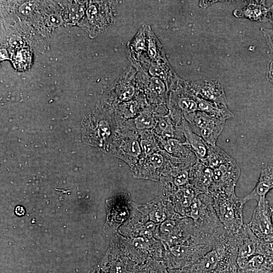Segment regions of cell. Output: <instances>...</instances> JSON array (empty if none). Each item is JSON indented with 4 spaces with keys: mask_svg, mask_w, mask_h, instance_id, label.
<instances>
[{
    "mask_svg": "<svg viewBox=\"0 0 273 273\" xmlns=\"http://www.w3.org/2000/svg\"><path fill=\"white\" fill-rule=\"evenodd\" d=\"M8 54L7 51L4 49L1 50V60H4L8 58Z\"/></svg>",
    "mask_w": 273,
    "mask_h": 273,
    "instance_id": "37",
    "label": "cell"
},
{
    "mask_svg": "<svg viewBox=\"0 0 273 273\" xmlns=\"http://www.w3.org/2000/svg\"><path fill=\"white\" fill-rule=\"evenodd\" d=\"M240 175V168L232 158L213 169L212 183L207 193L235 192V187Z\"/></svg>",
    "mask_w": 273,
    "mask_h": 273,
    "instance_id": "8",
    "label": "cell"
},
{
    "mask_svg": "<svg viewBox=\"0 0 273 273\" xmlns=\"http://www.w3.org/2000/svg\"><path fill=\"white\" fill-rule=\"evenodd\" d=\"M88 273H110L109 253L92 268Z\"/></svg>",
    "mask_w": 273,
    "mask_h": 273,
    "instance_id": "26",
    "label": "cell"
},
{
    "mask_svg": "<svg viewBox=\"0 0 273 273\" xmlns=\"http://www.w3.org/2000/svg\"><path fill=\"white\" fill-rule=\"evenodd\" d=\"M272 213L271 206L266 198H260L247 224L252 232L262 243L273 242Z\"/></svg>",
    "mask_w": 273,
    "mask_h": 273,
    "instance_id": "7",
    "label": "cell"
},
{
    "mask_svg": "<svg viewBox=\"0 0 273 273\" xmlns=\"http://www.w3.org/2000/svg\"><path fill=\"white\" fill-rule=\"evenodd\" d=\"M214 207L224 229L230 235L235 237L244 225L243 208L241 198L234 193L211 192Z\"/></svg>",
    "mask_w": 273,
    "mask_h": 273,
    "instance_id": "3",
    "label": "cell"
},
{
    "mask_svg": "<svg viewBox=\"0 0 273 273\" xmlns=\"http://www.w3.org/2000/svg\"><path fill=\"white\" fill-rule=\"evenodd\" d=\"M215 243L214 234H205L198 230L183 244L165 250L162 260L169 269L189 266L210 251Z\"/></svg>",
    "mask_w": 273,
    "mask_h": 273,
    "instance_id": "2",
    "label": "cell"
},
{
    "mask_svg": "<svg viewBox=\"0 0 273 273\" xmlns=\"http://www.w3.org/2000/svg\"><path fill=\"white\" fill-rule=\"evenodd\" d=\"M148 25H143L127 44L128 58L133 67L139 63L141 57L147 55Z\"/></svg>",
    "mask_w": 273,
    "mask_h": 273,
    "instance_id": "15",
    "label": "cell"
},
{
    "mask_svg": "<svg viewBox=\"0 0 273 273\" xmlns=\"http://www.w3.org/2000/svg\"><path fill=\"white\" fill-rule=\"evenodd\" d=\"M34 8L33 3H25L20 8V12L23 15H26L31 13Z\"/></svg>",
    "mask_w": 273,
    "mask_h": 273,
    "instance_id": "32",
    "label": "cell"
},
{
    "mask_svg": "<svg viewBox=\"0 0 273 273\" xmlns=\"http://www.w3.org/2000/svg\"><path fill=\"white\" fill-rule=\"evenodd\" d=\"M113 249L108 252L110 273H134L138 264L122 251L117 243Z\"/></svg>",
    "mask_w": 273,
    "mask_h": 273,
    "instance_id": "18",
    "label": "cell"
},
{
    "mask_svg": "<svg viewBox=\"0 0 273 273\" xmlns=\"http://www.w3.org/2000/svg\"><path fill=\"white\" fill-rule=\"evenodd\" d=\"M163 162V158L162 155L158 153L152 154L149 158L150 166L153 168L160 167Z\"/></svg>",
    "mask_w": 273,
    "mask_h": 273,
    "instance_id": "29",
    "label": "cell"
},
{
    "mask_svg": "<svg viewBox=\"0 0 273 273\" xmlns=\"http://www.w3.org/2000/svg\"><path fill=\"white\" fill-rule=\"evenodd\" d=\"M147 57L150 61L156 62L166 58L163 46L152 30L148 25V44Z\"/></svg>",
    "mask_w": 273,
    "mask_h": 273,
    "instance_id": "21",
    "label": "cell"
},
{
    "mask_svg": "<svg viewBox=\"0 0 273 273\" xmlns=\"http://www.w3.org/2000/svg\"><path fill=\"white\" fill-rule=\"evenodd\" d=\"M185 84L191 94L206 101L227 105L224 89L219 80L206 79L185 81Z\"/></svg>",
    "mask_w": 273,
    "mask_h": 273,
    "instance_id": "9",
    "label": "cell"
},
{
    "mask_svg": "<svg viewBox=\"0 0 273 273\" xmlns=\"http://www.w3.org/2000/svg\"><path fill=\"white\" fill-rule=\"evenodd\" d=\"M215 243L213 248L194 264L199 273H241L237 263L236 239L223 227L214 232Z\"/></svg>",
    "mask_w": 273,
    "mask_h": 273,
    "instance_id": "1",
    "label": "cell"
},
{
    "mask_svg": "<svg viewBox=\"0 0 273 273\" xmlns=\"http://www.w3.org/2000/svg\"><path fill=\"white\" fill-rule=\"evenodd\" d=\"M124 149L128 154L134 157L138 156L140 153V145L135 141L127 143L125 145Z\"/></svg>",
    "mask_w": 273,
    "mask_h": 273,
    "instance_id": "27",
    "label": "cell"
},
{
    "mask_svg": "<svg viewBox=\"0 0 273 273\" xmlns=\"http://www.w3.org/2000/svg\"><path fill=\"white\" fill-rule=\"evenodd\" d=\"M232 158V157L219 147L208 145L207 157L205 159L200 161L206 166L214 169Z\"/></svg>",
    "mask_w": 273,
    "mask_h": 273,
    "instance_id": "22",
    "label": "cell"
},
{
    "mask_svg": "<svg viewBox=\"0 0 273 273\" xmlns=\"http://www.w3.org/2000/svg\"><path fill=\"white\" fill-rule=\"evenodd\" d=\"M135 123L138 128H149L154 125V120L152 117L148 113L145 112L141 113L136 118Z\"/></svg>",
    "mask_w": 273,
    "mask_h": 273,
    "instance_id": "24",
    "label": "cell"
},
{
    "mask_svg": "<svg viewBox=\"0 0 273 273\" xmlns=\"http://www.w3.org/2000/svg\"><path fill=\"white\" fill-rule=\"evenodd\" d=\"M271 8L268 13L267 19L268 21L270 22V23L272 24L273 26V4L271 6Z\"/></svg>",
    "mask_w": 273,
    "mask_h": 273,
    "instance_id": "36",
    "label": "cell"
},
{
    "mask_svg": "<svg viewBox=\"0 0 273 273\" xmlns=\"http://www.w3.org/2000/svg\"><path fill=\"white\" fill-rule=\"evenodd\" d=\"M268 273H273V265Z\"/></svg>",
    "mask_w": 273,
    "mask_h": 273,
    "instance_id": "40",
    "label": "cell"
},
{
    "mask_svg": "<svg viewBox=\"0 0 273 273\" xmlns=\"http://www.w3.org/2000/svg\"><path fill=\"white\" fill-rule=\"evenodd\" d=\"M273 189V163L265 164L262 167L260 174L253 190L248 195L242 198L244 205L251 200L257 202L262 198H266V195Z\"/></svg>",
    "mask_w": 273,
    "mask_h": 273,
    "instance_id": "12",
    "label": "cell"
},
{
    "mask_svg": "<svg viewBox=\"0 0 273 273\" xmlns=\"http://www.w3.org/2000/svg\"><path fill=\"white\" fill-rule=\"evenodd\" d=\"M198 111L226 120L234 117L226 105L218 104L200 99L196 96Z\"/></svg>",
    "mask_w": 273,
    "mask_h": 273,
    "instance_id": "20",
    "label": "cell"
},
{
    "mask_svg": "<svg viewBox=\"0 0 273 273\" xmlns=\"http://www.w3.org/2000/svg\"><path fill=\"white\" fill-rule=\"evenodd\" d=\"M58 18L55 16H53L50 17V22L53 24H55L56 23H58L56 22H58Z\"/></svg>",
    "mask_w": 273,
    "mask_h": 273,
    "instance_id": "38",
    "label": "cell"
},
{
    "mask_svg": "<svg viewBox=\"0 0 273 273\" xmlns=\"http://www.w3.org/2000/svg\"><path fill=\"white\" fill-rule=\"evenodd\" d=\"M235 238L238 250L237 262L254 254H260L261 242L252 232L247 224H244Z\"/></svg>",
    "mask_w": 273,
    "mask_h": 273,
    "instance_id": "10",
    "label": "cell"
},
{
    "mask_svg": "<svg viewBox=\"0 0 273 273\" xmlns=\"http://www.w3.org/2000/svg\"><path fill=\"white\" fill-rule=\"evenodd\" d=\"M15 213L18 216L23 215L25 213V210L23 207L18 206L15 208Z\"/></svg>",
    "mask_w": 273,
    "mask_h": 273,
    "instance_id": "35",
    "label": "cell"
},
{
    "mask_svg": "<svg viewBox=\"0 0 273 273\" xmlns=\"http://www.w3.org/2000/svg\"><path fill=\"white\" fill-rule=\"evenodd\" d=\"M187 217L191 218L195 226L205 234L213 235L223 227L214 209L213 198L208 193H200L195 198Z\"/></svg>",
    "mask_w": 273,
    "mask_h": 273,
    "instance_id": "5",
    "label": "cell"
},
{
    "mask_svg": "<svg viewBox=\"0 0 273 273\" xmlns=\"http://www.w3.org/2000/svg\"><path fill=\"white\" fill-rule=\"evenodd\" d=\"M266 77L267 80L273 84V60L268 65Z\"/></svg>",
    "mask_w": 273,
    "mask_h": 273,
    "instance_id": "34",
    "label": "cell"
},
{
    "mask_svg": "<svg viewBox=\"0 0 273 273\" xmlns=\"http://www.w3.org/2000/svg\"><path fill=\"white\" fill-rule=\"evenodd\" d=\"M168 273H199L194 264L180 268L168 269Z\"/></svg>",
    "mask_w": 273,
    "mask_h": 273,
    "instance_id": "30",
    "label": "cell"
},
{
    "mask_svg": "<svg viewBox=\"0 0 273 273\" xmlns=\"http://www.w3.org/2000/svg\"><path fill=\"white\" fill-rule=\"evenodd\" d=\"M189 184V172L188 170H182L175 175L173 179V184L177 189Z\"/></svg>",
    "mask_w": 273,
    "mask_h": 273,
    "instance_id": "25",
    "label": "cell"
},
{
    "mask_svg": "<svg viewBox=\"0 0 273 273\" xmlns=\"http://www.w3.org/2000/svg\"><path fill=\"white\" fill-rule=\"evenodd\" d=\"M184 116L195 133L200 136L207 145L216 146L217 140L223 129L225 120L200 111Z\"/></svg>",
    "mask_w": 273,
    "mask_h": 273,
    "instance_id": "6",
    "label": "cell"
},
{
    "mask_svg": "<svg viewBox=\"0 0 273 273\" xmlns=\"http://www.w3.org/2000/svg\"><path fill=\"white\" fill-rule=\"evenodd\" d=\"M23 40L21 38L18 36H13L10 40L9 43L13 47H19L23 44Z\"/></svg>",
    "mask_w": 273,
    "mask_h": 273,
    "instance_id": "33",
    "label": "cell"
},
{
    "mask_svg": "<svg viewBox=\"0 0 273 273\" xmlns=\"http://www.w3.org/2000/svg\"><path fill=\"white\" fill-rule=\"evenodd\" d=\"M141 145L147 155H151L155 150L154 146L149 141L143 140L141 141Z\"/></svg>",
    "mask_w": 273,
    "mask_h": 273,
    "instance_id": "31",
    "label": "cell"
},
{
    "mask_svg": "<svg viewBox=\"0 0 273 273\" xmlns=\"http://www.w3.org/2000/svg\"><path fill=\"white\" fill-rule=\"evenodd\" d=\"M271 8V6L266 7L264 1H252L243 8L234 10L233 15L237 18L265 22L268 21V15Z\"/></svg>",
    "mask_w": 273,
    "mask_h": 273,
    "instance_id": "16",
    "label": "cell"
},
{
    "mask_svg": "<svg viewBox=\"0 0 273 273\" xmlns=\"http://www.w3.org/2000/svg\"><path fill=\"white\" fill-rule=\"evenodd\" d=\"M260 30L265 38L270 52L273 53V29L262 27Z\"/></svg>",
    "mask_w": 273,
    "mask_h": 273,
    "instance_id": "28",
    "label": "cell"
},
{
    "mask_svg": "<svg viewBox=\"0 0 273 273\" xmlns=\"http://www.w3.org/2000/svg\"><path fill=\"white\" fill-rule=\"evenodd\" d=\"M200 193L202 192L190 184L178 188L171 201L175 211L183 217H187L194 200Z\"/></svg>",
    "mask_w": 273,
    "mask_h": 273,
    "instance_id": "13",
    "label": "cell"
},
{
    "mask_svg": "<svg viewBox=\"0 0 273 273\" xmlns=\"http://www.w3.org/2000/svg\"><path fill=\"white\" fill-rule=\"evenodd\" d=\"M183 132L186 139V143L193 149L199 160L206 158L208 154V145L199 135L193 132L187 122L182 121Z\"/></svg>",
    "mask_w": 273,
    "mask_h": 273,
    "instance_id": "19",
    "label": "cell"
},
{
    "mask_svg": "<svg viewBox=\"0 0 273 273\" xmlns=\"http://www.w3.org/2000/svg\"><path fill=\"white\" fill-rule=\"evenodd\" d=\"M120 237L118 242L121 250L137 264L150 260L163 259L165 249L160 241L142 237Z\"/></svg>",
    "mask_w": 273,
    "mask_h": 273,
    "instance_id": "4",
    "label": "cell"
},
{
    "mask_svg": "<svg viewBox=\"0 0 273 273\" xmlns=\"http://www.w3.org/2000/svg\"><path fill=\"white\" fill-rule=\"evenodd\" d=\"M198 230L191 218L183 217L179 219L173 230L161 242L165 250H166L183 244Z\"/></svg>",
    "mask_w": 273,
    "mask_h": 273,
    "instance_id": "11",
    "label": "cell"
},
{
    "mask_svg": "<svg viewBox=\"0 0 273 273\" xmlns=\"http://www.w3.org/2000/svg\"><path fill=\"white\" fill-rule=\"evenodd\" d=\"M270 249H271V254L273 257V242L270 243Z\"/></svg>",
    "mask_w": 273,
    "mask_h": 273,
    "instance_id": "39",
    "label": "cell"
},
{
    "mask_svg": "<svg viewBox=\"0 0 273 273\" xmlns=\"http://www.w3.org/2000/svg\"><path fill=\"white\" fill-rule=\"evenodd\" d=\"M184 144L181 143L179 141L169 139L167 144L165 146L166 151L170 153H173L181 157L186 156L189 153L187 152Z\"/></svg>",
    "mask_w": 273,
    "mask_h": 273,
    "instance_id": "23",
    "label": "cell"
},
{
    "mask_svg": "<svg viewBox=\"0 0 273 273\" xmlns=\"http://www.w3.org/2000/svg\"><path fill=\"white\" fill-rule=\"evenodd\" d=\"M219 273H231V272H219Z\"/></svg>",
    "mask_w": 273,
    "mask_h": 273,
    "instance_id": "41",
    "label": "cell"
},
{
    "mask_svg": "<svg viewBox=\"0 0 273 273\" xmlns=\"http://www.w3.org/2000/svg\"><path fill=\"white\" fill-rule=\"evenodd\" d=\"M213 169L200 161L197 162L189 171V184L202 193H207L211 186Z\"/></svg>",
    "mask_w": 273,
    "mask_h": 273,
    "instance_id": "14",
    "label": "cell"
},
{
    "mask_svg": "<svg viewBox=\"0 0 273 273\" xmlns=\"http://www.w3.org/2000/svg\"><path fill=\"white\" fill-rule=\"evenodd\" d=\"M271 207H272V210H273V205L271 206Z\"/></svg>",
    "mask_w": 273,
    "mask_h": 273,
    "instance_id": "42",
    "label": "cell"
},
{
    "mask_svg": "<svg viewBox=\"0 0 273 273\" xmlns=\"http://www.w3.org/2000/svg\"><path fill=\"white\" fill-rule=\"evenodd\" d=\"M237 263L241 273H268L273 265V257L256 254Z\"/></svg>",
    "mask_w": 273,
    "mask_h": 273,
    "instance_id": "17",
    "label": "cell"
}]
</instances>
